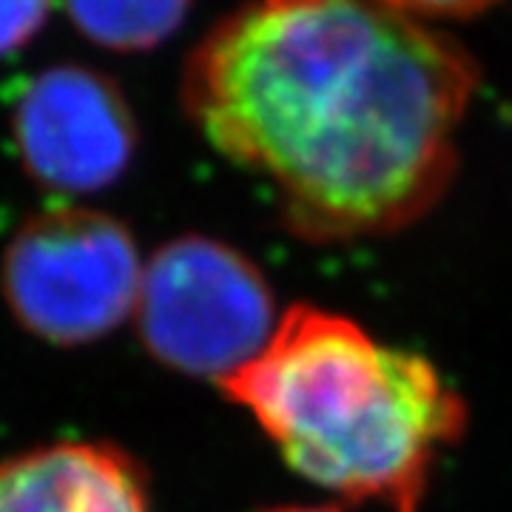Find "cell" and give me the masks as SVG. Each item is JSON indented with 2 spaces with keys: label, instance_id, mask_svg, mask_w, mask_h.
<instances>
[{
  "label": "cell",
  "instance_id": "6da1fadb",
  "mask_svg": "<svg viewBox=\"0 0 512 512\" xmlns=\"http://www.w3.org/2000/svg\"><path fill=\"white\" fill-rule=\"evenodd\" d=\"M478 63L396 0H245L202 37L183 103L311 242L382 237L439 205Z\"/></svg>",
  "mask_w": 512,
  "mask_h": 512
},
{
  "label": "cell",
  "instance_id": "7a4b0ae2",
  "mask_svg": "<svg viewBox=\"0 0 512 512\" xmlns=\"http://www.w3.org/2000/svg\"><path fill=\"white\" fill-rule=\"evenodd\" d=\"M299 476L353 501L419 512L467 407L439 370L353 319L293 305L251 365L220 382Z\"/></svg>",
  "mask_w": 512,
  "mask_h": 512
},
{
  "label": "cell",
  "instance_id": "3957f363",
  "mask_svg": "<svg viewBox=\"0 0 512 512\" xmlns=\"http://www.w3.org/2000/svg\"><path fill=\"white\" fill-rule=\"evenodd\" d=\"M0 282L9 311L32 336L77 348L134 316L143 265L120 220L92 208H52L20 225Z\"/></svg>",
  "mask_w": 512,
  "mask_h": 512
},
{
  "label": "cell",
  "instance_id": "277c9868",
  "mask_svg": "<svg viewBox=\"0 0 512 512\" xmlns=\"http://www.w3.org/2000/svg\"><path fill=\"white\" fill-rule=\"evenodd\" d=\"M134 319L157 362L217 384L251 365L279 325L262 271L208 237H177L154 251Z\"/></svg>",
  "mask_w": 512,
  "mask_h": 512
},
{
  "label": "cell",
  "instance_id": "5b68a950",
  "mask_svg": "<svg viewBox=\"0 0 512 512\" xmlns=\"http://www.w3.org/2000/svg\"><path fill=\"white\" fill-rule=\"evenodd\" d=\"M12 140L32 180L63 194H94L128 171L137 123L106 74L89 66H52L20 89Z\"/></svg>",
  "mask_w": 512,
  "mask_h": 512
},
{
  "label": "cell",
  "instance_id": "8992f818",
  "mask_svg": "<svg viewBox=\"0 0 512 512\" xmlns=\"http://www.w3.org/2000/svg\"><path fill=\"white\" fill-rule=\"evenodd\" d=\"M0 512H151V498L120 447L60 441L0 461Z\"/></svg>",
  "mask_w": 512,
  "mask_h": 512
},
{
  "label": "cell",
  "instance_id": "52a82bcc",
  "mask_svg": "<svg viewBox=\"0 0 512 512\" xmlns=\"http://www.w3.org/2000/svg\"><path fill=\"white\" fill-rule=\"evenodd\" d=\"M77 32L109 52H148L183 26L191 0H63Z\"/></svg>",
  "mask_w": 512,
  "mask_h": 512
},
{
  "label": "cell",
  "instance_id": "ba28073f",
  "mask_svg": "<svg viewBox=\"0 0 512 512\" xmlns=\"http://www.w3.org/2000/svg\"><path fill=\"white\" fill-rule=\"evenodd\" d=\"M55 0H0V57L15 55L49 20Z\"/></svg>",
  "mask_w": 512,
  "mask_h": 512
},
{
  "label": "cell",
  "instance_id": "9c48e42d",
  "mask_svg": "<svg viewBox=\"0 0 512 512\" xmlns=\"http://www.w3.org/2000/svg\"><path fill=\"white\" fill-rule=\"evenodd\" d=\"M396 3L416 18L439 23V20L476 18L490 6H495L498 0H396Z\"/></svg>",
  "mask_w": 512,
  "mask_h": 512
},
{
  "label": "cell",
  "instance_id": "30bf717a",
  "mask_svg": "<svg viewBox=\"0 0 512 512\" xmlns=\"http://www.w3.org/2000/svg\"><path fill=\"white\" fill-rule=\"evenodd\" d=\"M268 512H336V510H328V507H279V510H268Z\"/></svg>",
  "mask_w": 512,
  "mask_h": 512
}]
</instances>
